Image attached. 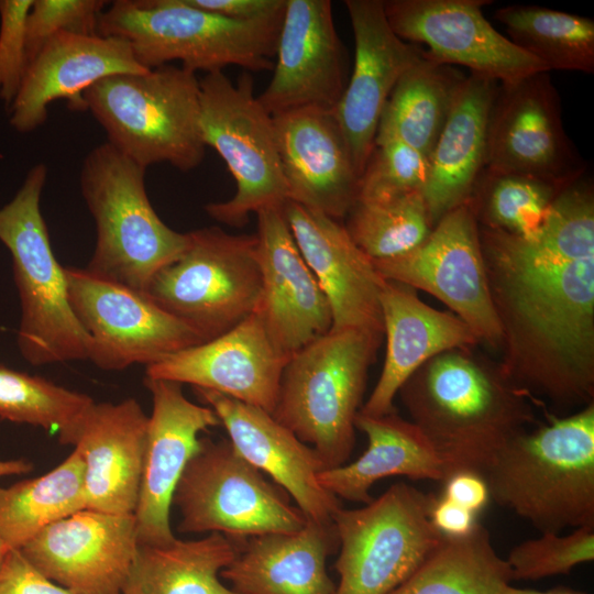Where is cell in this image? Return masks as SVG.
<instances>
[{
	"label": "cell",
	"mask_w": 594,
	"mask_h": 594,
	"mask_svg": "<svg viewBox=\"0 0 594 594\" xmlns=\"http://www.w3.org/2000/svg\"><path fill=\"white\" fill-rule=\"evenodd\" d=\"M345 219L351 239L372 260L410 252L433 229L421 191L384 200H356Z\"/></svg>",
	"instance_id": "cell-38"
},
{
	"label": "cell",
	"mask_w": 594,
	"mask_h": 594,
	"mask_svg": "<svg viewBox=\"0 0 594 594\" xmlns=\"http://www.w3.org/2000/svg\"><path fill=\"white\" fill-rule=\"evenodd\" d=\"M491 0H385L384 12L394 33L413 44H425L426 55L499 84L549 72L517 47L485 19Z\"/></svg>",
	"instance_id": "cell-16"
},
{
	"label": "cell",
	"mask_w": 594,
	"mask_h": 594,
	"mask_svg": "<svg viewBox=\"0 0 594 594\" xmlns=\"http://www.w3.org/2000/svg\"><path fill=\"white\" fill-rule=\"evenodd\" d=\"M485 168L572 183L585 163L568 138L549 72L498 84L490 113Z\"/></svg>",
	"instance_id": "cell-15"
},
{
	"label": "cell",
	"mask_w": 594,
	"mask_h": 594,
	"mask_svg": "<svg viewBox=\"0 0 594 594\" xmlns=\"http://www.w3.org/2000/svg\"><path fill=\"white\" fill-rule=\"evenodd\" d=\"M199 89L202 140L223 158L237 186L231 199L210 202L205 210L218 222L241 228L252 212L283 207L289 199L273 117L254 95L249 72L237 84L223 70L207 73Z\"/></svg>",
	"instance_id": "cell-9"
},
{
	"label": "cell",
	"mask_w": 594,
	"mask_h": 594,
	"mask_svg": "<svg viewBox=\"0 0 594 594\" xmlns=\"http://www.w3.org/2000/svg\"><path fill=\"white\" fill-rule=\"evenodd\" d=\"M9 550H11V549H9V548L0 540V566H1L2 561H3L6 554L8 553Z\"/></svg>",
	"instance_id": "cell-50"
},
{
	"label": "cell",
	"mask_w": 594,
	"mask_h": 594,
	"mask_svg": "<svg viewBox=\"0 0 594 594\" xmlns=\"http://www.w3.org/2000/svg\"><path fill=\"white\" fill-rule=\"evenodd\" d=\"M178 531L221 534L235 543L306 524L289 495L249 463L228 440L200 438L174 493Z\"/></svg>",
	"instance_id": "cell-12"
},
{
	"label": "cell",
	"mask_w": 594,
	"mask_h": 594,
	"mask_svg": "<svg viewBox=\"0 0 594 594\" xmlns=\"http://www.w3.org/2000/svg\"><path fill=\"white\" fill-rule=\"evenodd\" d=\"M275 56L273 77L257 96L271 116L337 107L349 75L330 0H287Z\"/></svg>",
	"instance_id": "cell-18"
},
{
	"label": "cell",
	"mask_w": 594,
	"mask_h": 594,
	"mask_svg": "<svg viewBox=\"0 0 594 594\" xmlns=\"http://www.w3.org/2000/svg\"><path fill=\"white\" fill-rule=\"evenodd\" d=\"M94 403L86 394L0 365L1 419L53 430L59 440Z\"/></svg>",
	"instance_id": "cell-39"
},
{
	"label": "cell",
	"mask_w": 594,
	"mask_h": 594,
	"mask_svg": "<svg viewBox=\"0 0 594 594\" xmlns=\"http://www.w3.org/2000/svg\"><path fill=\"white\" fill-rule=\"evenodd\" d=\"M283 213L297 246L324 293L331 330L358 329L384 338L380 294L385 278L344 224L293 200Z\"/></svg>",
	"instance_id": "cell-24"
},
{
	"label": "cell",
	"mask_w": 594,
	"mask_h": 594,
	"mask_svg": "<svg viewBox=\"0 0 594 594\" xmlns=\"http://www.w3.org/2000/svg\"><path fill=\"white\" fill-rule=\"evenodd\" d=\"M193 388L216 413L234 449L284 490L306 520L333 522L341 503L320 484L318 475L327 466L312 447L262 408L210 389Z\"/></svg>",
	"instance_id": "cell-21"
},
{
	"label": "cell",
	"mask_w": 594,
	"mask_h": 594,
	"mask_svg": "<svg viewBox=\"0 0 594 594\" xmlns=\"http://www.w3.org/2000/svg\"><path fill=\"white\" fill-rule=\"evenodd\" d=\"M569 184L484 167L468 201L479 226L529 238L540 229L554 199Z\"/></svg>",
	"instance_id": "cell-37"
},
{
	"label": "cell",
	"mask_w": 594,
	"mask_h": 594,
	"mask_svg": "<svg viewBox=\"0 0 594 594\" xmlns=\"http://www.w3.org/2000/svg\"><path fill=\"white\" fill-rule=\"evenodd\" d=\"M288 359L253 312L228 332L146 366L145 376L210 389L272 414Z\"/></svg>",
	"instance_id": "cell-22"
},
{
	"label": "cell",
	"mask_w": 594,
	"mask_h": 594,
	"mask_svg": "<svg viewBox=\"0 0 594 594\" xmlns=\"http://www.w3.org/2000/svg\"><path fill=\"white\" fill-rule=\"evenodd\" d=\"M513 581L481 524L464 537L443 536L417 570L389 594H503Z\"/></svg>",
	"instance_id": "cell-34"
},
{
	"label": "cell",
	"mask_w": 594,
	"mask_h": 594,
	"mask_svg": "<svg viewBox=\"0 0 594 594\" xmlns=\"http://www.w3.org/2000/svg\"><path fill=\"white\" fill-rule=\"evenodd\" d=\"M238 547L221 534L163 544H139L122 594H237L220 572Z\"/></svg>",
	"instance_id": "cell-33"
},
{
	"label": "cell",
	"mask_w": 594,
	"mask_h": 594,
	"mask_svg": "<svg viewBox=\"0 0 594 594\" xmlns=\"http://www.w3.org/2000/svg\"><path fill=\"white\" fill-rule=\"evenodd\" d=\"M200 10L239 21L268 19L283 13L287 0H186Z\"/></svg>",
	"instance_id": "cell-45"
},
{
	"label": "cell",
	"mask_w": 594,
	"mask_h": 594,
	"mask_svg": "<svg viewBox=\"0 0 594 594\" xmlns=\"http://www.w3.org/2000/svg\"><path fill=\"white\" fill-rule=\"evenodd\" d=\"M426 55L398 80L380 118L375 144L399 141L429 157L466 79Z\"/></svg>",
	"instance_id": "cell-32"
},
{
	"label": "cell",
	"mask_w": 594,
	"mask_h": 594,
	"mask_svg": "<svg viewBox=\"0 0 594 594\" xmlns=\"http://www.w3.org/2000/svg\"><path fill=\"white\" fill-rule=\"evenodd\" d=\"M188 234L183 255L161 270L144 293L206 342L256 310L262 289L257 238L219 227Z\"/></svg>",
	"instance_id": "cell-10"
},
{
	"label": "cell",
	"mask_w": 594,
	"mask_h": 594,
	"mask_svg": "<svg viewBox=\"0 0 594 594\" xmlns=\"http://www.w3.org/2000/svg\"><path fill=\"white\" fill-rule=\"evenodd\" d=\"M373 263L383 278L442 301L480 342L501 350L502 332L490 296L479 223L469 201L446 213L418 248Z\"/></svg>",
	"instance_id": "cell-14"
},
{
	"label": "cell",
	"mask_w": 594,
	"mask_h": 594,
	"mask_svg": "<svg viewBox=\"0 0 594 594\" xmlns=\"http://www.w3.org/2000/svg\"><path fill=\"white\" fill-rule=\"evenodd\" d=\"M147 70L123 38L57 34L29 63L9 107L10 125L20 133L36 130L46 121L48 106L58 99L66 100L72 111H87L84 92L94 84L117 74Z\"/></svg>",
	"instance_id": "cell-26"
},
{
	"label": "cell",
	"mask_w": 594,
	"mask_h": 594,
	"mask_svg": "<svg viewBox=\"0 0 594 594\" xmlns=\"http://www.w3.org/2000/svg\"><path fill=\"white\" fill-rule=\"evenodd\" d=\"M32 464L24 459L0 460V477L24 474L32 471Z\"/></svg>",
	"instance_id": "cell-48"
},
{
	"label": "cell",
	"mask_w": 594,
	"mask_h": 594,
	"mask_svg": "<svg viewBox=\"0 0 594 594\" xmlns=\"http://www.w3.org/2000/svg\"><path fill=\"white\" fill-rule=\"evenodd\" d=\"M102 0H33L25 21L28 65L51 37L61 34L97 35Z\"/></svg>",
	"instance_id": "cell-42"
},
{
	"label": "cell",
	"mask_w": 594,
	"mask_h": 594,
	"mask_svg": "<svg viewBox=\"0 0 594 594\" xmlns=\"http://www.w3.org/2000/svg\"><path fill=\"white\" fill-rule=\"evenodd\" d=\"M272 117L288 200L345 218L360 176L333 110L305 107Z\"/></svg>",
	"instance_id": "cell-25"
},
{
	"label": "cell",
	"mask_w": 594,
	"mask_h": 594,
	"mask_svg": "<svg viewBox=\"0 0 594 594\" xmlns=\"http://www.w3.org/2000/svg\"><path fill=\"white\" fill-rule=\"evenodd\" d=\"M84 473L74 449L44 475L0 487V540L19 550L47 526L86 508Z\"/></svg>",
	"instance_id": "cell-35"
},
{
	"label": "cell",
	"mask_w": 594,
	"mask_h": 594,
	"mask_svg": "<svg viewBox=\"0 0 594 594\" xmlns=\"http://www.w3.org/2000/svg\"><path fill=\"white\" fill-rule=\"evenodd\" d=\"M428 172V157L405 143L375 144L360 177L358 200H384L422 193Z\"/></svg>",
	"instance_id": "cell-41"
},
{
	"label": "cell",
	"mask_w": 594,
	"mask_h": 594,
	"mask_svg": "<svg viewBox=\"0 0 594 594\" xmlns=\"http://www.w3.org/2000/svg\"><path fill=\"white\" fill-rule=\"evenodd\" d=\"M383 338L330 330L292 354L272 416L312 447L327 469L343 465L355 443L367 373Z\"/></svg>",
	"instance_id": "cell-5"
},
{
	"label": "cell",
	"mask_w": 594,
	"mask_h": 594,
	"mask_svg": "<svg viewBox=\"0 0 594 594\" xmlns=\"http://www.w3.org/2000/svg\"><path fill=\"white\" fill-rule=\"evenodd\" d=\"M145 172L106 142L85 156L79 175L97 230L86 268L143 293L189 244L188 233L170 229L155 212L146 194Z\"/></svg>",
	"instance_id": "cell-7"
},
{
	"label": "cell",
	"mask_w": 594,
	"mask_h": 594,
	"mask_svg": "<svg viewBox=\"0 0 594 594\" xmlns=\"http://www.w3.org/2000/svg\"><path fill=\"white\" fill-rule=\"evenodd\" d=\"M505 560L513 580L537 581L568 574L574 566L594 560V525L563 536L541 534L516 544Z\"/></svg>",
	"instance_id": "cell-40"
},
{
	"label": "cell",
	"mask_w": 594,
	"mask_h": 594,
	"mask_svg": "<svg viewBox=\"0 0 594 594\" xmlns=\"http://www.w3.org/2000/svg\"><path fill=\"white\" fill-rule=\"evenodd\" d=\"M65 275L70 307L91 340L89 361L101 370L148 366L204 342L143 292L87 268L65 267Z\"/></svg>",
	"instance_id": "cell-13"
},
{
	"label": "cell",
	"mask_w": 594,
	"mask_h": 594,
	"mask_svg": "<svg viewBox=\"0 0 594 594\" xmlns=\"http://www.w3.org/2000/svg\"><path fill=\"white\" fill-rule=\"evenodd\" d=\"M442 497L477 514L487 505L491 496L484 476L473 471H459L444 481Z\"/></svg>",
	"instance_id": "cell-46"
},
{
	"label": "cell",
	"mask_w": 594,
	"mask_h": 594,
	"mask_svg": "<svg viewBox=\"0 0 594 594\" xmlns=\"http://www.w3.org/2000/svg\"><path fill=\"white\" fill-rule=\"evenodd\" d=\"M475 513L444 498L435 499L430 520L433 527L446 537H464L479 525Z\"/></svg>",
	"instance_id": "cell-47"
},
{
	"label": "cell",
	"mask_w": 594,
	"mask_h": 594,
	"mask_svg": "<svg viewBox=\"0 0 594 594\" xmlns=\"http://www.w3.org/2000/svg\"><path fill=\"white\" fill-rule=\"evenodd\" d=\"M33 0H0V99L13 102L26 67L25 21Z\"/></svg>",
	"instance_id": "cell-43"
},
{
	"label": "cell",
	"mask_w": 594,
	"mask_h": 594,
	"mask_svg": "<svg viewBox=\"0 0 594 594\" xmlns=\"http://www.w3.org/2000/svg\"><path fill=\"white\" fill-rule=\"evenodd\" d=\"M220 572L237 594H334L327 560L339 548L332 524L306 520L292 532H270L237 543Z\"/></svg>",
	"instance_id": "cell-29"
},
{
	"label": "cell",
	"mask_w": 594,
	"mask_h": 594,
	"mask_svg": "<svg viewBox=\"0 0 594 594\" xmlns=\"http://www.w3.org/2000/svg\"><path fill=\"white\" fill-rule=\"evenodd\" d=\"M380 304L387 345L381 376L360 410L370 416L395 411L400 387L427 361L480 342L458 316L428 306L403 284L385 279Z\"/></svg>",
	"instance_id": "cell-28"
},
{
	"label": "cell",
	"mask_w": 594,
	"mask_h": 594,
	"mask_svg": "<svg viewBox=\"0 0 594 594\" xmlns=\"http://www.w3.org/2000/svg\"><path fill=\"white\" fill-rule=\"evenodd\" d=\"M495 18L509 40L540 61L548 70L594 73V21L540 6L509 4Z\"/></svg>",
	"instance_id": "cell-36"
},
{
	"label": "cell",
	"mask_w": 594,
	"mask_h": 594,
	"mask_svg": "<svg viewBox=\"0 0 594 594\" xmlns=\"http://www.w3.org/2000/svg\"><path fill=\"white\" fill-rule=\"evenodd\" d=\"M144 385L153 407L133 516L139 544H163L176 538L169 522L173 496L199 449V433L221 424L209 406L190 402L182 384L145 376Z\"/></svg>",
	"instance_id": "cell-19"
},
{
	"label": "cell",
	"mask_w": 594,
	"mask_h": 594,
	"mask_svg": "<svg viewBox=\"0 0 594 594\" xmlns=\"http://www.w3.org/2000/svg\"><path fill=\"white\" fill-rule=\"evenodd\" d=\"M0 594H72L42 574L18 549L0 566Z\"/></svg>",
	"instance_id": "cell-44"
},
{
	"label": "cell",
	"mask_w": 594,
	"mask_h": 594,
	"mask_svg": "<svg viewBox=\"0 0 594 594\" xmlns=\"http://www.w3.org/2000/svg\"><path fill=\"white\" fill-rule=\"evenodd\" d=\"M199 96L196 73L170 64L112 75L84 92L87 111L116 150L144 168L168 163L183 173L205 157Z\"/></svg>",
	"instance_id": "cell-6"
},
{
	"label": "cell",
	"mask_w": 594,
	"mask_h": 594,
	"mask_svg": "<svg viewBox=\"0 0 594 594\" xmlns=\"http://www.w3.org/2000/svg\"><path fill=\"white\" fill-rule=\"evenodd\" d=\"M498 84L470 73L428 157L422 191L433 227L469 200L485 167L487 127Z\"/></svg>",
	"instance_id": "cell-30"
},
{
	"label": "cell",
	"mask_w": 594,
	"mask_h": 594,
	"mask_svg": "<svg viewBox=\"0 0 594 594\" xmlns=\"http://www.w3.org/2000/svg\"><path fill=\"white\" fill-rule=\"evenodd\" d=\"M435 499L399 482L360 508H339L334 594H389L407 580L443 538L430 520Z\"/></svg>",
	"instance_id": "cell-11"
},
{
	"label": "cell",
	"mask_w": 594,
	"mask_h": 594,
	"mask_svg": "<svg viewBox=\"0 0 594 594\" xmlns=\"http://www.w3.org/2000/svg\"><path fill=\"white\" fill-rule=\"evenodd\" d=\"M483 476L492 499L541 534L594 525V403L518 433Z\"/></svg>",
	"instance_id": "cell-3"
},
{
	"label": "cell",
	"mask_w": 594,
	"mask_h": 594,
	"mask_svg": "<svg viewBox=\"0 0 594 594\" xmlns=\"http://www.w3.org/2000/svg\"><path fill=\"white\" fill-rule=\"evenodd\" d=\"M282 208L256 212L262 289L255 312L277 349L289 358L331 330L332 314Z\"/></svg>",
	"instance_id": "cell-23"
},
{
	"label": "cell",
	"mask_w": 594,
	"mask_h": 594,
	"mask_svg": "<svg viewBox=\"0 0 594 594\" xmlns=\"http://www.w3.org/2000/svg\"><path fill=\"white\" fill-rule=\"evenodd\" d=\"M138 547L133 514L84 508L47 526L19 550L72 594H122Z\"/></svg>",
	"instance_id": "cell-17"
},
{
	"label": "cell",
	"mask_w": 594,
	"mask_h": 594,
	"mask_svg": "<svg viewBox=\"0 0 594 594\" xmlns=\"http://www.w3.org/2000/svg\"><path fill=\"white\" fill-rule=\"evenodd\" d=\"M355 428L367 438L365 451L353 462L326 469L318 475L320 484L339 499L367 504L373 499L372 486L391 476L440 482L447 479L446 466L435 448L396 410L382 416L359 411Z\"/></svg>",
	"instance_id": "cell-31"
},
{
	"label": "cell",
	"mask_w": 594,
	"mask_h": 594,
	"mask_svg": "<svg viewBox=\"0 0 594 594\" xmlns=\"http://www.w3.org/2000/svg\"><path fill=\"white\" fill-rule=\"evenodd\" d=\"M383 1H344L355 54L352 74L333 113L360 177L374 147L380 118L392 90L425 53L424 48L394 33Z\"/></svg>",
	"instance_id": "cell-20"
},
{
	"label": "cell",
	"mask_w": 594,
	"mask_h": 594,
	"mask_svg": "<svg viewBox=\"0 0 594 594\" xmlns=\"http://www.w3.org/2000/svg\"><path fill=\"white\" fill-rule=\"evenodd\" d=\"M503 594H585V593L579 592L572 588L563 587V586L553 587L549 591L541 592V591H536L531 588L514 587L509 584L505 587Z\"/></svg>",
	"instance_id": "cell-49"
},
{
	"label": "cell",
	"mask_w": 594,
	"mask_h": 594,
	"mask_svg": "<svg viewBox=\"0 0 594 594\" xmlns=\"http://www.w3.org/2000/svg\"><path fill=\"white\" fill-rule=\"evenodd\" d=\"M473 348L436 355L398 392L410 421L442 460L447 477L459 471L483 475L508 441L536 424L534 400L499 362Z\"/></svg>",
	"instance_id": "cell-2"
},
{
	"label": "cell",
	"mask_w": 594,
	"mask_h": 594,
	"mask_svg": "<svg viewBox=\"0 0 594 594\" xmlns=\"http://www.w3.org/2000/svg\"><path fill=\"white\" fill-rule=\"evenodd\" d=\"M46 178V165L35 164L0 208V241L11 255L21 307L16 342L23 359L36 366L89 360L91 346L70 307L65 267L54 256L41 212Z\"/></svg>",
	"instance_id": "cell-8"
},
{
	"label": "cell",
	"mask_w": 594,
	"mask_h": 594,
	"mask_svg": "<svg viewBox=\"0 0 594 594\" xmlns=\"http://www.w3.org/2000/svg\"><path fill=\"white\" fill-rule=\"evenodd\" d=\"M148 416L140 404L94 403L62 439L80 454L86 508L134 514L143 471Z\"/></svg>",
	"instance_id": "cell-27"
},
{
	"label": "cell",
	"mask_w": 594,
	"mask_h": 594,
	"mask_svg": "<svg viewBox=\"0 0 594 594\" xmlns=\"http://www.w3.org/2000/svg\"><path fill=\"white\" fill-rule=\"evenodd\" d=\"M283 15L239 21L186 0H117L99 15L98 34L125 40L147 69L178 61L194 73L230 65L261 72L274 68Z\"/></svg>",
	"instance_id": "cell-4"
},
{
	"label": "cell",
	"mask_w": 594,
	"mask_h": 594,
	"mask_svg": "<svg viewBox=\"0 0 594 594\" xmlns=\"http://www.w3.org/2000/svg\"><path fill=\"white\" fill-rule=\"evenodd\" d=\"M501 367L534 403H594V190L583 176L524 238L479 226Z\"/></svg>",
	"instance_id": "cell-1"
}]
</instances>
